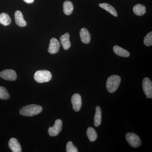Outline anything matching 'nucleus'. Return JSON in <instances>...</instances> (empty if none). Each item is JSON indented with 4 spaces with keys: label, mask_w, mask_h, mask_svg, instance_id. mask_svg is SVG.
Wrapping results in <instances>:
<instances>
[{
    "label": "nucleus",
    "mask_w": 152,
    "mask_h": 152,
    "mask_svg": "<svg viewBox=\"0 0 152 152\" xmlns=\"http://www.w3.org/2000/svg\"><path fill=\"white\" fill-rule=\"evenodd\" d=\"M10 97V95L7 89L4 87L0 86V99L7 100Z\"/></svg>",
    "instance_id": "21"
},
{
    "label": "nucleus",
    "mask_w": 152,
    "mask_h": 152,
    "mask_svg": "<svg viewBox=\"0 0 152 152\" xmlns=\"http://www.w3.org/2000/svg\"><path fill=\"white\" fill-rule=\"evenodd\" d=\"M63 122L61 120L57 119L53 127H50L48 129L49 135L51 137L56 136L62 129Z\"/></svg>",
    "instance_id": "5"
},
{
    "label": "nucleus",
    "mask_w": 152,
    "mask_h": 152,
    "mask_svg": "<svg viewBox=\"0 0 152 152\" xmlns=\"http://www.w3.org/2000/svg\"><path fill=\"white\" fill-rule=\"evenodd\" d=\"M87 135L91 142H94L97 138V134L94 129L92 127L88 128L87 131Z\"/></svg>",
    "instance_id": "20"
},
{
    "label": "nucleus",
    "mask_w": 152,
    "mask_h": 152,
    "mask_svg": "<svg viewBox=\"0 0 152 152\" xmlns=\"http://www.w3.org/2000/svg\"><path fill=\"white\" fill-rule=\"evenodd\" d=\"M42 111L41 106L36 104H31L24 106L20 110V113L25 116L32 117L40 113Z\"/></svg>",
    "instance_id": "1"
},
{
    "label": "nucleus",
    "mask_w": 152,
    "mask_h": 152,
    "mask_svg": "<svg viewBox=\"0 0 152 152\" xmlns=\"http://www.w3.org/2000/svg\"><path fill=\"white\" fill-rule=\"evenodd\" d=\"M133 10L134 13L140 16L143 15L146 12L145 7L141 4L135 5L133 7Z\"/></svg>",
    "instance_id": "16"
},
{
    "label": "nucleus",
    "mask_w": 152,
    "mask_h": 152,
    "mask_svg": "<svg viewBox=\"0 0 152 152\" xmlns=\"http://www.w3.org/2000/svg\"><path fill=\"white\" fill-rule=\"evenodd\" d=\"M72 103L73 109L75 112H79L80 110L82 105V98L80 95L75 94L72 98Z\"/></svg>",
    "instance_id": "8"
},
{
    "label": "nucleus",
    "mask_w": 152,
    "mask_h": 152,
    "mask_svg": "<svg viewBox=\"0 0 152 152\" xmlns=\"http://www.w3.org/2000/svg\"><path fill=\"white\" fill-rule=\"evenodd\" d=\"M63 8L64 13L67 15H71L73 11V4L70 1H65L64 3Z\"/></svg>",
    "instance_id": "18"
},
{
    "label": "nucleus",
    "mask_w": 152,
    "mask_h": 152,
    "mask_svg": "<svg viewBox=\"0 0 152 152\" xmlns=\"http://www.w3.org/2000/svg\"><path fill=\"white\" fill-rule=\"evenodd\" d=\"M144 43L146 46H151L152 45V32L149 33L145 37L144 39Z\"/></svg>",
    "instance_id": "22"
},
{
    "label": "nucleus",
    "mask_w": 152,
    "mask_h": 152,
    "mask_svg": "<svg viewBox=\"0 0 152 152\" xmlns=\"http://www.w3.org/2000/svg\"><path fill=\"white\" fill-rule=\"evenodd\" d=\"M121 82V78L120 76L114 75L109 77L106 83L107 90L109 92H115L119 86Z\"/></svg>",
    "instance_id": "2"
},
{
    "label": "nucleus",
    "mask_w": 152,
    "mask_h": 152,
    "mask_svg": "<svg viewBox=\"0 0 152 152\" xmlns=\"http://www.w3.org/2000/svg\"><path fill=\"white\" fill-rule=\"evenodd\" d=\"M52 77L51 73L48 70L37 71L34 75L35 80L38 83L48 82L51 80Z\"/></svg>",
    "instance_id": "3"
},
{
    "label": "nucleus",
    "mask_w": 152,
    "mask_h": 152,
    "mask_svg": "<svg viewBox=\"0 0 152 152\" xmlns=\"http://www.w3.org/2000/svg\"><path fill=\"white\" fill-rule=\"evenodd\" d=\"M15 20L16 24L18 26L21 27L26 26L27 25L26 22L23 18V14L20 11H16L15 14Z\"/></svg>",
    "instance_id": "12"
},
{
    "label": "nucleus",
    "mask_w": 152,
    "mask_h": 152,
    "mask_svg": "<svg viewBox=\"0 0 152 152\" xmlns=\"http://www.w3.org/2000/svg\"><path fill=\"white\" fill-rule=\"evenodd\" d=\"M0 77L4 80L9 81H15L17 79V76L13 70L5 69L0 73Z\"/></svg>",
    "instance_id": "7"
},
{
    "label": "nucleus",
    "mask_w": 152,
    "mask_h": 152,
    "mask_svg": "<svg viewBox=\"0 0 152 152\" xmlns=\"http://www.w3.org/2000/svg\"><path fill=\"white\" fill-rule=\"evenodd\" d=\"M9 146L13 152H22L21 146L18 140L15 138L10 139L8 143Z\"/></svg>",
    "instance_id": "10"
},
{
    "label": "nucleus",
    "mask_w": 152,
    "mask_h": 152,
    "mask_svg": "<svg viewBox=\"0 0 152 152\" xmlns=\"http://www.w3.org/2000/svg\"><path fill=\"white\" fill-rule=\"evenodd\" d=\"M12 20L10 16L6 13L0 14V24L4 26H8L10 24Z\"/></svg>",
    "instance_id": "19"
},
{
    "label": "nucleus",
    "mask_w": 152,
    "mask_h": 152,
    "mask_svg": "<svg viewBox=\"0 0 152 152\" xmlns=\"http://www.w3.org/2000/svg\"><path fill=\"white\" fill-rule=\"evenodd\" d=\"M70 35L69 33H66L60 37V41L63 48L66 50H69L71 46L69 39Z\"/></svg>",
    "instance_id": "13"
},
{
    "label": "nucleus",
    "mask_w": 152,
    "mask_h": 152,
    "mask_svg": "<svg viewBox=\"0 0 152 152\" xmlns=\"http://www.w3.org/2000/svg\"><path fill=\"white\" fill-rule=\"evenodd\" d=\"M113 49L114 53L120 56L128 57L130 56L129 53L127 50L118 46L115 45Z\"/></svg>",
    "instance_id": "17"
},
{
    "label": "nucleus",
    "mask_w": 152,
    "mask_h": 152,
    "mask_svg": "<svg viewBox=\"0 0 152 152\" xmlns=\"http://www.w3.org/2000/svg\"><path fill=\"white\" fill-rule=\"evenodd\" d=\"M23 1H24L25 2L27 3V4H31L34 2V0H23Z\"/></svg>",
    "instance_id": "24"
},
{
    "label": "nucleus",
    "mask_w": 152,
    "mask_h": 152,
    "mask_svg": "<svg viewBox=\"0 0 152 152\" xmlns=\"http://www.w3.org/2000/svg\"><path fill=\"white\" fill-rule=\"evenodd\" d=\"M142 88L144 93L147 96V99H152V83L149 78H145L143 80Z\"/></svg>",
    "instance_id": "6"
},
{
    "label": "nucleus",
    "mask_w": 152,
    "mask_h": 152,
    "mask_svg": "<svg viewBox=\"0 0 152 152\" xmlns=\"http://www.w3.org/2000/svg\"><path fill=\"white\" fill-rule=\"evenodd\" d=\"M66 151L67 152H77L78 150L75 146L74 145L72 142H68L66 147Z\"/></svg>",
    "instance_id": "23"
},
{
    "label": "nucleus",
    "mask_w": 152,
    "mask_h": 152,
    "mask_svg": "<svg viewBox=\"0 0 152 152\" xmlns=\"http://www.w3.org/2000/svg\"><path fill=\"white\" fill-rule=\"evenodd\" d=\"M102 120V110L99 106H97L96 109V113L94 118V125L96 127L100 126Z\"/></svg>",
    "instance_id": "14"
},
{
    "label": "nucleus",
    "mask_w": 152,
    "mask_h": 152,
    "mask_svg": "<svg viewBox=\"0 0 152 152\" xmlns=\"http://www.w3.org/2000/svg\"><path fill=\"white\" fill-rule=\"evenodd\" d=\"M81 40L83 43L88 44L91 42V34H90L88 30L86 28H82L80 32Z\"/></svg>",
    "instance_id": "11"
},
{
    "label": "nucleus",
    "mask_w": 152,
    "mask_h": 152,
    "mask_svg": "<svg viewBox=\"0 0 152 152\" xmlns=\"http://www.w3.org/2000/svg\"><path fill=\"white\" fill-rule=\"evenodd\" d=\"M99 6L102 8L104 9L105 10L107 11L111 15L115 17H118V13L115 9L110 4L107 3H102V4H99Z\"/></svg>",
    "instance_id": "15"
},
{
    "label": "nucleus",
    "mask_w": 152,
    "mask_h": 152,
    "mask_svg": "<svg viewBox=\"0 0 152 152\" xmlns=\"http://www.w3.org/2000/svg\"><path fill=\"white\" fill-rule=\"evenodd\" d=\"M60 43L56 38H53L51 39L48 51L50 53L55 54L59 50Z\"/></svg>",
    "instance_id": "9"
},
{
    "label": "nucleus",
    "mask_w": 152,
    "mask_h": 152,
    "mask_svg": "<svg viewBox=\"0 0 152 152\" xmlns=\"http://www.w3.org/2000/svg\"><path fill=\"white\" fill-rule=\"evenodd\" d=\"M126 138L130 145L133 148H138L141 145V140L140 137L135 134L133 133H127Z\"/></svg>",
    "instance_id": "4"
}]
</instances>
